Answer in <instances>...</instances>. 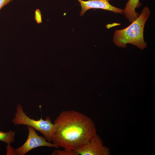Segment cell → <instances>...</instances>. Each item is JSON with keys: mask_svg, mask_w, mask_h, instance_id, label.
<instances>
[{"mask_svg": "<svg viewBox=\"0 0 155 155\" xmlns=\"http://www.w3.org/2000/svg\"><path fill=\"white\" fill-rule=\"evenodd\" d=\"M52 141L59 147L76 150L89 142L96 135L92 119L74 110L64 111L55 120Z\"/></svg>", "mask_w": 155, "mask_h": 155, "instance_id": "6da1fadb", "label": "cell"}, {"mask_svg": "<svg viewBox=\"0 0 155 155\" xmlns=\"http://www.w3.org/2000/svg\"><path fill=\"white\" fill-rule=\"evenodd\" d=\"M150 11L148 7L145 6L140 15L126 28L116 30L113 40L114 44L120 47L125 48L128 44H132L141 50L147 46L144 38V30L145 24L149 18Z\"/></svg>", "mask_w": 155, "mask_h": 155, "instance_id": "7a4b0ae2", "label": "cell"}, {"mask_svg": "<svg viewBox=\"0 0 155 155\" xmlns=\"http://www.w3.org/2000/svg\"><path fill=\"white\" fill-rule=\"evenodd\" d=\"M26 114L23 111L22 105L20 104H18L15 117L12 119L14 125H24L31 126L41 132L47 142L51 143L52 141L55 127L50 117H46L45 120L41 117L39 120H36L30 119Z\"/></svg>", "mask_w": 155, "mask_h": 155, "instance_id": "3957f363", "label": "cell"}, {"mask_svg": "<svg viewBox=\"0 0 155 155\" xmlns=\"http://www.w3.org/2000/svg\"><path fill=\"white\" fill-rule=\"evenodd\" d=\"M28 134L27 140L24 144L16 149L11 147L10 154L17 155H24L32 149L40 146L59 148L58 146L47 141L44 137L38 135L35 129L31 126H27Z\"/></svg>", "mask_w": 155, "mask_h": 155, "instance_id": "277c9868", "label": "cell"}, {"mask_svg": "<svg viewBox=\"0 0 155 155\" xmlns=\"http://www.w3.org/2000/svg\"><path fill=\"white\" fill-rule=\"evenodd\" d=\"M75 151L78 155H109L110 153L109 149L103 145L97 134L89 142Z\"/></svg>", "mask_w": 155, "mask_h": 155, "instance_id": "5b68a950", "label": "cell"}, {"mask_svg": "<svg viewBox=\"0 0 155 155\" xmlns=\"http://www.w3.org/2000/svg\"><path fill=\"white\" fill-rule=\"evenodd\" d=\"M82 7L80 16H83L86 11L91 9H101L115 13L122 14L123 10L111 5L107 0H77Z\"/></svg>", "mask_w": 155, "mask_h": 155, "instance_id": "8992f818", "label": "cell"}, {"mask_svg": "<svg viewBox=\"0 0 155 155\" xmlns=\"http://www.w3.org/2000/svg\"><path fill=\"white\" fill-rule=\"evenodd\" d=\"M142 4L140 0H129L126 3L123 13L130 22H132L139 16V13L135 11V9Z\"/></svg>", "mask_w": 155, "mask_h": 155, "instance_id": "52a82bcc", "label": "cell"}, {"mask_svg": "<svg viewBox=\"0 0 155 155\" xmlns=\"http://www.w3.org/2000/svg\"><path fill=\"white\" fill-rule=\"evenodd\" d=\"M16 132L12 130L7 132H3L0 131V141L4 142L10 145L14 141Z\"/></svg>", "mask_w": 155, "mask_h": 155, "instance_id": "ba28073f", "label": "cell"}, {"mask_svg": "<svg viewBox=\"0 0 155 155\" xmlns=\"http://www.w3.org/2000/svg\"><path fill=\"white\" fill-rule=\"evenodd\" d=\"M63 150H54L51 155H78L76 152L73 150L64 148Z\"/></svg>", "mask_w": 155, "mask_h": 155, "instance_id": "9c48e42d", "label": "cell"}, {"mask_svg": "<svg viewBox=\"0 0 155 155\" xmlns=\"http://www.w3.org/2000/svg\"><path fill=\"white\" fill-rule=\"evenodd\" d=\"M34 18L37 23L40 24L42 23L41 13L40 10L38 9H36L35 11Z\"/></svg>", "mask_w": 155, "mask_h": 155, "instance_id": "30bf717a", "label": "cell"}, {"mask_svg": "<svg viewBox=\"0 0 155 155\" xmlns=\"http://www.w3.org/2000/svg\"><path fill=\"white\" fill-rule=\"evenodd\" d=\"M13 0H0V10Z\"/></svg>", "mask_w": 155, "mask_h": 155, "instance_id": "8fae6325", "label": "cell"}, {"mask_svg": "<svg viewBox=\"0 0 155 155\" xmlns=\"http://www.w3.org/2000/svg\"><path fill=\"white\" fill-rule=\"evenodd\" d=\"M108 1H111V0H107Z\"/></svg>", "mask_w": 155, "mask_h": 155, "instance_id": "7c38bea8", "label": "cell"}]
</instances>
